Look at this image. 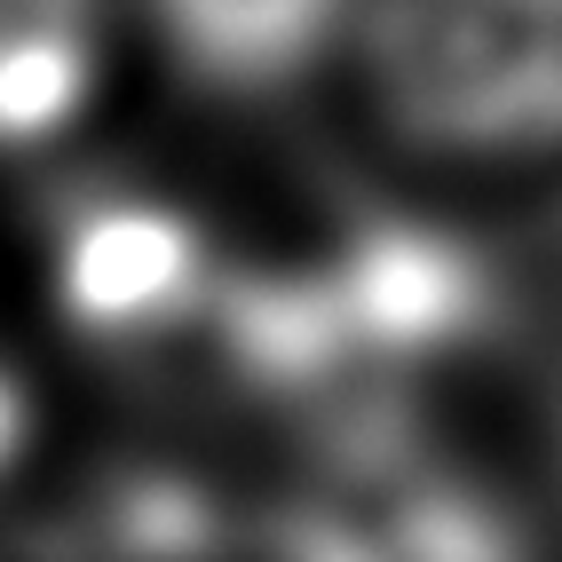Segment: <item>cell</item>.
Masks as SVG:
<instances>
[]
</instances>
